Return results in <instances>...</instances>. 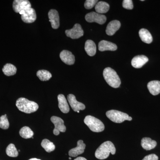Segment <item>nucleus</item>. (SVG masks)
Segmentation results:
<instances>
[{"mask_svg":"<svg viewBox=\"0 0 160 160\" xmlns=\"http://www.w3.org/2000/svg\"><path fill=\"white\" fill-rule=\"evenodd\" d=\"M116 148L113 143L107 141L102 143L97 149L95 155L98 159L104 160L109 156V154H115Z\"/></svg>","mask_w":160,"mask_h":160,"instance_id":"nucleus-1","label":"nucleus"},{"mask_svg":"<svg viewBox=\"0 0 160 160\" xmlns=\"http://www.w3.org/2000/svg\"><path fill=\"white\" fill-rule=\"evenodd\" d=\"M16 106L20 111L26 113L36 111L39 106L37 103L24 98H19L16 102Z\"/></svg>","mask_w":160,"mask_h":160,"instance_id":"nucleus-2","label":"nucleus"},{"mask_svg":"<svg viewBox=\"0 0 160 160\" xmlns=\"http://www.w3.org/2000/svg\"><path fill=\"white\" fill-rule=\"evenodd\" d=\"M103 76L109 86L114 88H118L121 81L116 72L110 67L105 68L103 71Z\"/></svg>","mask_w":160,"mask_h":160,"instance_id":"nucleus-3","label":"nucleus"},{"mask_svg":"<svg viewBox=\"0 0 160 160\" xmlns=\"http://www.w3.org/2000/svg\"><path fill=\"white\" fill-rule=\"evenodd\" d=\"M84 122L92 131L94 132H101L105 129L102 122L92 116H87L84 119Z\"/></svg>","mask_w":160,"mask_h":160,"instance_id":"nucleus-4","label":"nucleus"},{"mask_svg":"<svg viewBox=\"0 0 160 160\" xmlns=\"http://www.w3.org/2000/svg\"><path fill=\"white\" fill-rule=\"evenodd\" d=\"M108 118L115 123H120L125 121H132V118L129 117L127 113L115 110H110L106 113Z\"/></svg>","mask_w":160,"mask_h":160,"instance_id":"nucleus-5","label":"nucleus"},{"mask_svg":"<svg viewBox=\"0 0 160 160\" xmlns=\"http://www.w3.org/2000/svg\"><path fill=\"white\" fill-rule=\"evenodd\" d=\"M85 19L88 22H96L100 25L104 24L106 21V16L94 12L87 13L85 16Z\"/></svg>","mask_w":160,"mask_h":160,"instance_id":"nucleus-6","label":"nucleus"},{"mask_svg":"<svg viewBox=\"0 0 160 160\" xmlns=\"http://www.w3.org/2000/svg\"><path fill=\"white\" fill-rule=\"evenodd\" d=\"M19 13L22 15V19L24 22L33 23L36 20V13L35 10L33 8H30L26 10H23Z\"/></svg>","mask_w":160,"mask_h":160,"instance_id":"nucleus-7","label":"nucleus"},{"mask_svg":"<svg viewBox=\"0 0 160 160\" xmlns=\"http://www.w3.org/2000/svg\"><path fill=\"white\" fill-rule=\"evenodd\" d=\"M65 33L68 37L76 39L83 36L84 31L80 24H76L72 29L66 30Z\"/></svg>","mask_w":160,"mask_h":160,"instance_id":"nucleus-8","label":"nucleus"},{"mask_svg":"<svg viewBox=\"0 0 160 160\" xmlns=\"http://www.w3.org/2000/svg\"><path fill=\"white\" fill-rule=\"evenodd\" d=\"M51 121L55 126L53 134L55 135H58L60 132H66V127L64 125V121L62 118L58 117L52 116L51 118Z\"/></svg>","mask_w":160,"mask_h":160,"instance_id":"nucleus-9","label":"nucleus"},{"mask_svg":"<svg viewBox=\"0 0 160 160\" xmlns=\"http://www.w3.org/2000/svg\"><path fill=\"white\" fill-rule=\"evenodd\" d=\"M13 10L17 13L31 8V4L28 0H15L12 4Z\"/></svg>","mask_w":160,"mask_h":160,"instance_id":"nucleus-10","label":"nucleus"},{"mask_svg":"<svg viewBox=\"0 0 160 160\" xmlns=\"http://www.w3.org/2000/svg\"><path fill=\"white\" fill-rule=\"evenodd\" d=\"M67 99L73 111L78 112L80 110H84L86 108V106L84 104L78 102L74 95L72 94L68 95Z\"/></svg>","mask_w":160,"mask_h":160,"instance_id":"nucleus-11","label":"nucleus"},{"mask_svg":"<svg viewBox=\"0 0 160 160\" xmlns=\"http://www.w3.org/2000/svg\"><path fill=\"white\" fill-rule=\"evenodd\" d=\"M48 17L52 27L54 29H58L60 26V18L58 11L55 9H51L48 13Z\"/></svg>","mask_w":160,"mask_h":160,"instance_id":"nucleus-12","label":"nucleus"},{"mask_svg":"<svg viewBox=\"0 0 160 160\" xmlns=\"http://www.w3.org/2000/svg\"><path fill=\"white\" fill-rule=\"evenodd\" d=\"M60 57L62 61L65 64L68 65H72L74 64L75 59L74 56L71 52L64 50L61 52Z\"/></svg>","mask_w":160,"mask_h":160,"instance_id":"nucleus-13","label":"nucleus"},{"mask_svg":"<svg viewBox=\"0 0 160 160\" xmlns=\"http://www.w3.org/2000/svg\"><path fill=\"white\" fill-rule=\"evenodd\" d=\"M86 146V144L83 142L82 140H79L78 141L77 146L69 150V156L76 157L79 155L82 154L84 152Z\"/></svg>","mask_w":160,"mask_h":160,"instance_id":"nucleus-14","label":"nucleus"},{"mask_svg":"<svg viewBox=\"0 0 160 160\" xmlns=\"http://www.w3.org/2000/svg\"><path fill=\"white\" fill-rule=\"evenodd\" d=\"M149 61L148 58L144 55L134 57L131 61L132 66L135 68H141Z\"/></svg>","mask_w":160,"mask_h":160,"instance_id":"nucleus-15","label":"nucleus"},{"mask_svg":"<svg viewBox=\"0 0 160 160\" xmlns=\"http://www.w3.org/2000/svg\"><path fill=\"white\" fill-rule=\"evenodd\" d=\"M118 49L117 46L114 43L102 40L98 44V49L101 52L105 51H115Z\"/></svg>","mask_w":160,"mask_h":160,"instance_id":"nucleus-16","label":"nucleus"},{"mask_svg":"<svg viewBox=\"0 0 160 160\" xmlns=\"http://www.w3.org/2000/svg\"><path fill=\"white\" fill-rule=\"evenodd\" d=\"M121 25V23L118 20L111 21L106 27V34L109 36L113 35L120 29Z\"/></svg>","mask_w":160,"mask_h":160,"instance_id":"nucleus-17","label":"nucleus"},{"mask_svg":"<svg viewBox=\"0 0 160 160\" xmlns=\"http://www.w3.org/2000/svg\"><path fill=\"white\" fill-rule=\"evenodd\" d=\"M58 107L61 111L65 113L69 112V107L65 96L63 94L58 95Z\"/></svg>","mask_w":160,"mask_h":160,"instance_id":"nucleus-18","label":"nucleus"},{"mask_svg":"<svg viewBox=\"0 0 160 160\" xmlns=\"http://www.w3.org/2000/svg\"><path fill=\"white\" fill-rule=\"evenodd\" d=\"M147 88L149 92L153 95H157L160 93V82L152 81L148 83Z\"/></svg>","mask_w":160,"mask_h":160,"instance_id":"nucleus-19","label":"nucleus"},{"mask_svg":"<svg viewBox=\"0 0 160 160\" xmlns=\"http://www.w3.org/2000/svg\"><path fill=\"white\" fill-rule=\"evenodd\" d=\"M157 143L154 140H152L150 138H144L141 141V146L143 149L146 150H151L154 149L157 146Z\"/></svg>","mask_w":160,"mask_h":160,"instance_id":"nucleus-20","label":"nucleus"},{"mask_svg":"<svg viewBox=\"0 0 160 160\" xmlns=\"http://www.w3.org/2000/svg\"><path fill=\"white\" fill-rule=\"evenodd\" d=\"M85 49L89 56H93L96 53V46L93 41L88 40L85 43Z\"/></svg>","mask_w":160,"mask_h":160,"instance_id":"nucleus-21","label":"nucleus"},{"mask_svg":"<svg viewBox=\"0 0 160 160\" xmlns=\"http://www.w3.org/2000/svg\"><path fill=\"white\" fill-rule=\"evenodd\" d=\"M140 38L144 42L150 44L152 41V37L151 33L147 29H142L139 32Z\"/></svg>","mask_w":160,"mask_h":160,"instance_id":"nucleus-22","label":"nucleus"},{"mask_svg":"<svg viewBox=\"0 0 160 160\" xmlns=\"http://www.w3.org/2000/svg\"><path fill=\"white\" fill-rule=\"evenodd\" d=\"M96 12L99 14H102L107 12L109 11V5L108 3L106 2H98L96 5L95 7Z\"/></svg>","mask_w":160,"mask_h":160,"instance_id":"nucleus-23","label":"nucleus"},{"mask_svg":"<svg viewBox=\"0 0 160 160\" xmlns=\"http://www.w3.org/2000/svg\"><path fill=\"white\" fill-rule=\"evenodd\" d=\"M17 69L16 67L9 63H7L4 66L2 69V71L4 74L7 76L14 75L16 73Z\"/></svg>","mask_w":160,"mask_h":160,"instance_id":"nucleus-24","label":"nucleus"},{"mask_svg":"<svg viewBox=\"0 0 160 160\" xmlns=\"http://www.w3.org/2000/svg\"><path fill=\"white\" fill-rule=\"evenodd\" d=\"M19 134L22 138L28 139L32 137L33 132L29 127L24 126L20 129Z\"/></svg>","mask_w":160,"mask_h":160,"instance_id":"nucleus-25","label":"nucleus"},{"mask_svg":"<svg viewBox=\"0 0 160 160\" xmlns=\"http://www.w3.org/2000/svg\"><path fill=\"white\" fill-rule=\"evenodd\" d=\"M41 146L48 152H51L55 149V146L54 144L49 141V140L46 139H45L42 141Z\"/></svg>","mask_w":160,"mask_h":160,"instance_id":"nucleus-26","label":"nucleus"},{"mask_svg":"<svg viewBox=\"0 0 160 160\" xmlns=\"http://www.w3.org/2000/svg\"><path fill=\"white\" fill-rule=\"evenodd\" d=\"M37 76L42 81H47L52 78V74L49 71L46 70H38L37 72Z\"/></svg>","mask_w":160,"mask_h":160,"instance_id":"nucleus-27","label":"nucleus"},{"mask_svg":"<svg viewBox=\"0 0 160 160\" xmlns=\"http://www.w3.org/2000/svg\"><path fill=\"white\" fill-rule=\"evenodd\" d=\"M6 154L10 157H17L18 155V152L14 144H9L6 149Z\"/></svg>","mask_w":160,"mask_h":160,"instance_id":"nucleus-28","label":"nucleus"},{"mask_svg":"<svg viewBox=\"0 0 160 160\" xmlns=\"http://www.w3.org/2000/svg\"><path fill=\"white\" fill-rule=\"evenodd\" d=\"M6 116L5 114L0 117V128L3 129H7L9 128V123Z\"/></svg>","mask_w":160,"mask_h":160,"instance_id":"nucleus-29","label":"nucleus"},{"mask_svg":"<svg viewBox=\"0 0 160 160\" xmlns=\"http://www.w3.org/2000/svg\"><path fill=\"white\" fill-rule=\"evenodd\" d=\"M98 2L97 0H86L84 4V6L86 9H89L93 8Z\"/></svg>","mask_w":160,"mask_h":160,"instance_id":"nucleus-30","label":"nucleus"},{"mask_svg":"<svg viewBox=\"0 0 160 160\" xmlns=\"http://www.w3.org/2000/svg\"><path fill=\"white\" fill-rule=\"evenodd\" d=\"M123 8L127 9H132L133 8L132 1L131 0H124L123 1Z\"/></svg>","mask_w":160,"mask_h":160,"instance_id":"nucleus-31","label":"nucleus"},{"mask_svg":"<svg viewBox=\"0 0 160 160\" xmlns=\"http://www.w3.org/2000/svg\"><path fill=\"white\" fill-rule=\"evenodd\" d=\"M158 158L156 155L155 154H151L145 157L142 160H158Z\"/></svg>","mask_w":160,"mask_h":160,"instance_id":"nucleus-32","label":"nucleus"},{"mask_svg":"<svg viewBox=\"0 0 160 160\" xmlns=\"http://www.w3.org/2000/svg\"><path fill=\"white\" fill-rule=\"evenodd\" d=\"M74 160H87L85 158L82 157H78L76 158Z\"/></svg>","mask_w":160,"mask_h":160,"instance_id":"nucleus-33","label":"nucleus"},{"mask_svg":"<svg viewBox=\"0 0 160 160\" xmlns=\"http://www.w3.org/2000/svg\"><path fill=\"white\" fill-rule=\"evenodd\" d=\"M29 160H41L35 158H34L30 159H29Z\"/></svg>","mask_w":160,"mask_h":160,"instance_id":"nucleus-34","label":"nucleus"},{"mask_svg":"<svg viewBox=\"0 0 160 160\" xmlns=\"http://www.w3.org/2000/svg\"><path fill=\"white\" fill-rule=\"evenodd\" d=\"M69 160H71V158H69Z\"/></svg>","mask_w":160,"mask_h":160,"instance_id":"nucleus-35","label":"nucleus"}]
</instances>
